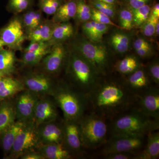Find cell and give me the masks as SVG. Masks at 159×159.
<instances>
[{"label":"cell","instance_id":"1","mask_svg":"<svg viewBox=\"0 0 159 159\" xmlns=\"http://www.w3.org/2000/svg\"><path fill=\"white\" fill-rule=\"evenodd\" d=\"M88 98L89 105L91 106L93 113L104 118L127 110L136 102L138 97L127 85L109 82L101 84L98 83Z\"/></svg>","mask_w":159,"mask_h":159},{"label":"cell","instance_id":"2","mask_svg":"<svg viewBox=\"0 0 159 159\" xmlns=\"http://www.w3.org/2000/svg\"><path fill=\"white\" fill-rule=\"evenodd\" d=\"M159 119L147 116L138 109L116 119L112 127V135L145 136L158 130Z\"/></svg>","mask_w":159,"mask_h":159},{"label":"cell","instance_id":"3","mask_svg":"<svg viewBox=\"0 0 159 159\" xmlns=\"http://www.w3.org/2000/svg\"><path fill=\"white\" fill-rule=\"evenodd\" d=\"M53 94L57 105L61 109L66 121H79L89 106L87 96L66 85L60 86Z\"/></svg>","mask_w":159,"mask_h":159},{"label":"cell","instance_id":"4","mask_svg":"<svg viewBox=\"0 0 159 159\" xmlns=\"http://www.w3.org/2000/svg\"><path fill=\"white\" fill-rule=\"evenodd\" d=\"M68 71L80 92L87 97L98 84V74L89 63L77 52L70 57Z\"/></svg>","mask_w":159,"mask_h":159},{"label":"cell","instance_id":"5","mask_svg":"<svg viewBox=\"0 0 159 159\" xmlns=\"http://www.w3.org/2000/svg\"><path fill=\"white\" fill-rule=\"evenodd\" d=\"M79 124L84 147L95 149L105 142L108 128L103 118L93 113L83 116Z\"/></svg>","mask_w":159,"mask_h":159},{"label":"cell","instance_id":"6","mask_svg":"<svg viewBox=\"0 0 159 159\" xmlns=\"http://www.w3.org/2000/svg\"><path fill=\"white\" fill-rule=\"evenodd\" d=\"M76 52L85 58L97 74H102L108 65V53L104 47L81 40L74 44Z\"/></svg>","mask_w":159,"mask_h":159},{"label":"cell","instance_id":"7","mask_svg":"<svg viewBox=\"0 0 159 159\" xmlns=\"http://www.w3.org/2000/svg\"><path fill=\"white\" fill-rule=\"evenodd\" d=\"M145 136L132 135H114L102 149L104 155L117 152L136 153L145 143Z\"/></svg>","mask_w":159,"mask_h":159},{"label":"cell","instance_id":"8","mask_svg":"<svg viewBox=\"0 0 159 159\" xmlns=\"http://www.w3.org/2000/svg\"><path fill=\"white\" fill-rule=\"evenodd\" d=\"M39 143L37 126L33 122H27L16 137L11 150V156L16 158L32 151Z\"/></svg>","mask_w":159,"mask_h":159},{"label":"cell","instance_id":"9","mask_svg":"<svg viewBox=\"0 0 159 159\" xmlns=\"http://www.w3.org/2000/svg\"><path fill=\"white\" fill-rule=\"evenodd\" d=\"M38 99L36 94L31 91H25L21 93L15 106L16 117L18 121L33 122L34 107Z\"/></svg>","mask_w":159,"mask_h":159},{"label":"cell","instance_id":"10","mask_svg":"<svg viewBox=\"0 0 159 159\" xmlns=\"http://www.w3.org/2000/svg\"><path fill=\"white\" fill-rule=\"evenodd\" d=\"M138 109L147 116L159 119V90L151 87L138 97Z\"/></svg>","mask_w":159,"mask_h":159},{"label":"cell","instance_id":"11","mask_svg":"<svg viewBox=\"0 0 159 159\" xmlns=\"http://www.w3.org/2000/svg\"><path fill=\"white\" fill-rule=\"evenodd\" d=\"M1 39L6 45L15 50H20L25 39L21 22L19 19L11 20L1 33Z\"/></svg>","mask_w":159,"mask_h":159},{"label":"cell","instance_id":"12","mask_svg":"<svg viewBox=\"0 0 159 159\" xmlns=\"http://www.w3.org/2000/svg\"><path fill=\"white\" fill-rule=\"evenodd\" d=\"M57 111L54 103L47 99H38L34 107L33 122L36 125L53 122L57 118Z\"/></svg>","mask_w":159,"mask_h":159},{"label":"cell","instance_id":"13","mask_svg":"<svg viewBox=\"0 0 159 159\" xmlns=\"http://www.w3.org/2000/svg\"><path fill=\"white\" fill-rule=\"evenodd\" d=\"M64 136L63 142L66 148L70 151L79 152L81 151L83 145L79 121H66L64 127Z\"/></svg>","mask_w":159,"mask_h":159},{"label":"cell","instance_id":"14","mask_svg":"<svg viewBox=\"0 0 159 159\" xmlns=\"http://www.w3.org/2000/svg\"><path fill=\"white\" fill-rule=\"evenodd\" d=\"M48 55L43 60V65L46 72L50 74L57 73L61 69L65 61L66 52L60 43L55 44Z\"/></svg>","mask_w":159,"mask_h":159},{"label":"cell","instance_id":"15","mask_svg":"<svg viewBox=\"0 0 159 159\" xmlns=\"http://www.w3.org/2000/svg\"><path fill=\"white\" fill-rule=\"evenodd\" d=\"M24 85L34 93L53 94L55 88L50 77L43 74H31L24 80Z\"/></svg>","mask_w":159,"mask_h":159},{"label":"cell","instance_id":"16","mask_svg":"<svg viewBox=\"0 0 159 159\" xmlns=\"http://www.w3.org/2000/svg\"><path fill=\"white\" fill-rule=\"evenodd\" d=\"M37 129L38 136L42 144L63 143L64 131V128L52 122L40 125Z\"/></svg>","mask_w":159,"mask_h":159},{"label":"cell","instance_id":"17","mask_svg":"<svg viewBox=\"0 0 159 159\" xmlns=\"http://www.w3.org/2000/svg\"><path fill=\"white\" fill-rule=\"evenodd\" d=\"M127 86L129 89L138 97L151 88L148 75L141 67L129 74Z\"/></svg>","mask_w":159,"mask_h":159},{"label":"cell","instance_id":"18","mask_svg":"<svg viewBox=\"0 0 159 159\" xmlns=\"http://www.w3.org/2000/svg\"><path fill=\"white\" fill-rule=\"evenodd\" d=\"M147 142L144 150L137 154L135 159H157L159 157V132L156 130L147 134Z\"/></svg>","mask_w":159,"mask_h":159},{"label":"cell","instance_id":"19","mask_svg":"<svg viewBox=\"0 0 159 159\" xmlns=\"http://www.w3.org/2000/svg\"><path fill=\"white\" fill-rule=\"evenodd\" d=\"M39 152L45 159H67L71 157L70 153L63 143L43 144L40 147Z\"/></svg>","mask_w":159,"mask_h":159},{"label":"cell","instance_id":"20","mask_svg":"<svg viewBox=\"0 0 159 159\" xmlns=\"http://www.w3.org/2000/svg\"><path fill=\"white\" fill-rule=\"evenodd\" d=\"M56 24L53 20L42 22L36 29L29 32V39L33 42H48Z\"/></svg>","mask_w":159,"mask_h":159},{"label":"cell","instance_id":"21","mask_svg":"<svg viewBox=\"0 0 159 159\" xmlns=\"http://www.w3.org/2000/svg\"><path fill=\"white\" fill-rule=\"evenodd\" d=\"M25 89L24 84L11 77H3L0 81V99L14 96Z\"/></svg>","mask_w":159,"mask_h":159},{"label":"cell","instance_id":"22","mask_svg":"<svg viewBox=\"0 0 159 159\" xmlns=\"http://www.w3.org/2000/svg\"><path fill=\"white\" fill-rule=\"evenodd\" d=\"M26 123L17 120V122H15L3 134L2 145L5 152L11 151L16 137Z\"/></svg>","mask_w":159,"mask_h":159},{"label":"cell","instance_id":"23","mask_svg":"<svg viewBox=\"0 0 159 159\" xmlns=\"http://www.w3.org/2000/svg\"><path fill=\"white\" fill-rule=\"evenodd\" d=\"M77 2L71 0L62 4L54 14L52 20L56 24L68 21L76 16Z\"/></svg>","mask_w":159,"mask_h":159},{"label":"cell","instance_id":"24","mask_svg":"<svg viewBox=\"0 0 159 159\" xmlns=\"http://www.w3.org/2000/svg\"><path fill=\"white\" fill-rule=\"evenodd\" d=\"M15 107L11 103H3L0 107V135L15 122Z\"/></svg>","mask_w":159,"mask_h":159},{"label":"cell","instance_id":"25","mask_svg":"<svg viewBox=\"0 0 159 159\" xmlns=\"http://www.w3.org/2000/svg\"><path fill=\"white\" fill-rule=\"evenodd\" d=\"M74 33V28L71 24L63 22L56 24L54 27L49 45L55 44L71 37Z\"/></svg>","mask_w":159,"mask_h":159},{"label":"cell","instance_id":"26","mask_svg":"<svg viewBox=\"0 0 159 159\" xmlns=\"http://www.w3.org/2000/svg\"><path fill=\"white\" fill-rule=\"evenodd\" d=\"M15 61L13 51L3 49L0 51V71L4 74H11L14 71Z\"/></svg>","mask_w":159,"mask_h":159},{"label":"cell","instance_id":"27","mask_svg":"<svg viewBox=\"0 0 159 159\" xmlns=\"http://www.w3.org/2000/svg\"><path fill=\"white\" fill-rule=\"evenodd\" d=\"M140 67L139 60L133 56L125 57L118 62L116 66V69L119 73L129 75Z\"/></svg>","mask_w":159,"mask_h":159},{"label":"cell","instance_id":"28","mask_svg":"<svg viewBox=\"0 0 159 159\" xmlns=\"http://www.w3.org/2000/svg\"><path fill=\"white\" fill-rule=\"evenodd\" d=\"M111 45L118 53H123L128 50L129 39L127 35L124 33L116 32L111 36Z\"/></svg>","mask_w":159,"mask_h":159},{"label":"cell","instance_id":"29","mask_svg":"<svg viewBox=\"0 0 159 159\" xmlns=\"http://www.w3.org/2000/svg\"><path fill=\"white\" fill-rule=\"evenodd\" d=\"M23 22L29 32L32 31L42 22L41 12L32 10L26 12L23 16Z\"/></svg>","mask_w":159,"mask_h":159},{"label":"cell","instance_id":"30","mask_svg":"<svg viewBox=\"0 0 159 159\" xmlns=\"http://www.w3.org/2000/svg\"><path fill=\"white\" fill-rule=\"evenodd\" d=\"M49 50L36 51H25L22 57V62L29 66L36 65L43 57L48 54Z\"/></svg>","mask_w":159,"mask_h":159},{"label":"cell","instance_id":"31","mask_svg":"<svg viewBox=\"0 0 159 159\" xmlns=\"http://www.w3.org/2000/svg\"><path fill=\"white\" fill-rule=\"evenodd\" d=\"M150 6L145 5L137 9H131L133 14L134 25L140 27L149 17L150 14Z\"/></svg>","mask_w":159,"mask_h":159},{"label":"cell","instance_id":"32","mask_svg":"<svg viewBox=\"0 0 159 159\" xmlns=\"http://www.w3.org/2000/svg\"><path fill=\"white\" fill-rule=\"evenodd\" d=\"M62 4V0H39L41 10L48 15H54Z\"/></svg>","mask_w":159,"mask_h":159},{"label":"cell","instance_id":"33","mask_svg":"<svg viewBox=\"0 0 159 159\" xmlns=\"http://www.w3.org/2000/svg\"><path fill=\"white\" fill-rule=\"evenodd\" d=\"M119 22L120 27L122 29L130 30L134 28L133 14L131 9H125L121 10L119 14Z\"/></svg>","mask_w":159,"mask_h":159},{"label":"cell","instance_id":"34","mask_svg":"<svg viewBox=\"0 0 159 159\" xmlns=\"http://www.w3.org/2000/svg\"><path fill=\"white\" fill-rule=\"evenodd\" d=\"M159 18L150 14L147 20L140 26L141 31L145 36L151 37L155 33V29Z\"/></svg>","mask_w":159,"mask_h":159},{"label":"cell","instance_id":"35","mask_svg":"<svg viewBox=\"0 0 159 159\" xmlns=\"http://www.w3.org/2000/svg\"><path fill=\"white\" fill-rule=\"evenodd\" d=\"M76 16L80 21H88L91 17V9L84 0H78L77 2Z\"/></svg>","mask_w":159,"mask_h":159},{"label":"cell","instance_id":"36","mask_svg":"<svg viewBox=\"0 0 159 159\" xmlns=\"http://www.w3.org/2000/svg\"><path fill=\"white\" fill-rule=\"evenodd\" d=\"M93 25V34L91 40L94 42H99L102 39V36L109 29V25L91 21Z\"/></svg>","mask_w":159,"mask_h":159},{"label":"cell","instance_id":"37","mask_svg":"<svg viewBox=\"0 0 159 159\" xmlns=\"http://www.w3.org/2000/svg\"><path fill=\"white\" fill-rule=\"evenodd\" d=\"M91 18L94 21L104 24L107 25L115 26L118 28H121L112 21L111 18L106 15L103 14L97 9L93 8L91 10Z\"/></svg>","mask_w":159,"mask_h":159},{"label":"cell","instance_id":"38","mask_svg":"<svg viewBox=\"0 0 159 159\" xmlns=\"http://www.w3.org/2000/svg\"><path fill=\"white\" fill-rule=\"evenodd\" d=\"M93 5L95 9H97L110 18H112L115 16L116 11L113 4H108L99 0H96L93 2Z\"/></svg>","mask_w":159,"mask_h":159},{"label":"cell","instance_id":"39","mask_svg":"<svg viewBox=\"0 0 159 159\" xmlns=\"http://www.w3.org/2000/svg\"><path fill=\"white\" fill-rule=\"evenodd\" d=\"M34 0H24L17 2L8 5L10 10L15 13H19L26 10L33 4Z\"/></svg>","mask_w":159,"mask_h":159},{"label":"cell","instance_id":"40","mask_svg":"<svg viewBox=\"0 0 159 159\" xmlns=\"http://www.w3.org/2000/svg\"><path fill=\"white\" fill-rule=\"evenodd\" d=\"M148 73L151 78L157 85L159 84V64L158 61H154L148 67Z\"/></svg>","mask_w":159,"mask_h":159},{"label":"cell","instance_id":"41","mask_svg":"<svg viewBox=\"0 0 159 159\" xmlns=\"http://www.w3.org/2000/svg\"><path fill=\"white\" fill-rule=\"evenodd\" d=\"M138 153L134 152H117L104 155V158L107 159H135Z\"/></svg>","mask_w":159,"mask_h":159},{"label":"cell","instance_id":"42","mask_svg":"<svg viewBox=\"0 0 159 159\" xmlns=\"http://www.w3.org/2000/svg\"><path fill=\"white\" fill-rule=\"evenodd\" d=\"M131 9H137L147 5L150 0H127Z\"/></svg>","mask_w":159,"mask_h":159},{"label":"cell","instance_id":"43","mask_svg":"<svg viewBox=\"0 0 159 159\" xmlns=\"http://www.w3.org/2000/svg\"><path fill=\"white\" fill-rule=\"evenodd\" d=\"M134 47L135 51L143 48H151L149 43L142 38H139L136 40L134 42Z\"/></svg>","mask_w":159,"mask_h":159},{"label":"cell","instance_id":"44","mask_svg":"<svg viewBox=\"0 0 159 159\" xmlns=\"http://www.w3.org/2000/svg\"><path fill=\"white\" fill-rule=\"evenodd\" d=\"M84 33L90 39H91L93 34V25L91 21H86L82 25Z\"/></svg>","mask_w":159,"mask_h":159},{"label":"cell","instance_id":"45","mask_svg":"<svg viewBox=\"0 0 159 159\" xmlns=\"http://www.w3.org/2000/svg\"><path fill=\"white\" fill-rule=\"evenodd\" d=\"M21 157L22 159H43L44 157L39 152H36L33 151L29 152L23 155Z\"/></svg>","mask_w":159,"mask_h":159},{"label":"cell","instance_id":"46","mask_svg":"<svg viewBox=\"0 0 159 159\" xmlns=\"http://www.w3.org/2000/svg\"><path fill=\"white\" fill-rule=\"evenodd\" d=\"M137 54L142 57H146L151 54V48H143L136 50Z\"/></svg>","mask_w":159,"mask_h":159},{"label":"cell","instance_id":"47","mask_svg":"<svg viewBox=\"0 0 159 159\" xmlns=\"http://www.w3.org/2000/svg\"><path fill=\"white\" fill-rule=\"evenodd\" d=\"M150 14L159 18V5L157 3L151 9Z\"/></svg>","mask_w":159,"mask_h":159},{"label":"cell","instance_id":"48","mask_svg":"<svg viewBox=\"0 0 159 159\" xmlns=\"http://www.w3.org/2000/svg\"><path fill=\"white\" fill-rule=\"evenodd\" d=\"M103 2L108 3V4H113L116 2V0H99Z\"/></svg>","mask_w":159,"mask_h":159},{"label":"cell","instance_id":"49","mask_svg":"<svg viewBox=\"0 0 159 159\" xmlns=\"http://www.w3.org/2000/svg\"><path fill=\"white\" fill-rule=\"evenodd\" d=\"M155 34H156L157 35H158L159 34V21L158 22L156 25L155 29Z\"/></svg>","mask_w":159,"mask_h":159},{"label":"cell","instance_id":"50","mask_svg":"<svg viewBox=\"0 0 159 159\" xmlns=\"http://www.w3.org/2000/svg\"><path fill=\"white\" fill-rule=\"evenodd\" d=\"M5 45H6V44H5V43L3 42L2 40L1 41H0V51L2 50L3 46Z\"/></svg>","mask_w":159,"mask_h":159},{"label":"cell","instance_id":"51","mask_svg":"<svg viewBox=\"0 0 159 159\" xmlns=\"http://www.w3.org/2000/svg\"><path fill=\"white\" fill-rule=\"evenodd\" d=\"M5 75L3 73L0 71V81L2 80V78L4 77V75Z\"/></svg>","mask_w":159,"mask_h":159},{"label":"cell","instance_id":"52","mask_svg":"<svg viewBox=\"0 0 159 159\" xmlns=\"http://www.w3.org/2000/svg\"><path fill=\"white\" fill-rule=\"evenodd\" d=\"M2 39H0V41H1V40H2Z\"/></svg>","mask_w":159,"mask_h":159}]
</instances>
